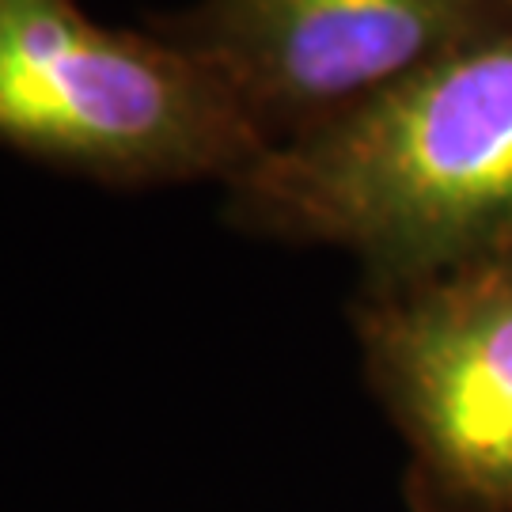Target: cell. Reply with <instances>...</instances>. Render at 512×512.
<instances>
[{"label":"cell","instance_id":"cell-2","mask_svg":"<svg viewBox=\"0 0 512 512\" xmlns=\"http://www.w3.org/2000/svg\"><path fill=\"white\" fill-rule=\"evenodd\" d=\"M0 148L107 186L232 183L266 152L217 76L164 31L80 0H0Z\"/></svg>","mask_w":512,"mask_h":512},{"label":"cell","instance_id":"cell-3","mask_svg":"<svg viewBox=\"0 0 512 512\" xmlns=\"http://www.w3.org/2000/svg\"><path fill=\"white\" fill-rule=\"evenodd\" d=\"M353 327L410 452V512H512V251L365 285Z\"/></svg>","mask_w":512,"mask_h":512},{"label":"cell","instance_id":"cell-1","mask_svg":"<svg viewBox=\"0 0 512 512\" xmlns=\"http://www.w3.org/2000/svg\"><path fill=\"white\" fill-rule=\"evenodd\" d=\"M258 236L361 258L399 285L512 251V16L228 183Z\"/></svg>","mask_w":512,"mask_h":512},{"label":"cell","instance_id":"cell-4","mask_svg":"<svg viewBox=\"0 0 512 512\" xmlns=\"http://www.w3.org/2000/svg\"><path fill=\"white\" fill-rule=\"evenodd\" d=\"M512 16V0H202L156 19L224 84L266 148L399 88Z\"/></svg>","mask_w":512,"mask_h":512}]
</instances>
